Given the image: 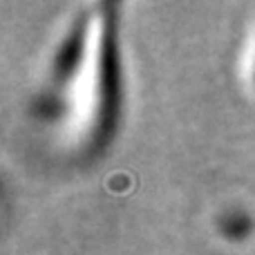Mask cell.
I'll list each match as a JSON object with an SVG mask.
<instances>
[{"label": "cell", "instance_id": "1", "mask_svg": "<svg viewBox=\"0 0 255 255\" xmlns=\"http://www.w3.org/2000/svg\"><path fill=\"white\" fill-rule=\"evenodd\" d=\"M117 110V61H115V43L112 31L106 34L103 40V65H101V128L106 132L112 124Z\"/></svg>", "mask_w": 255, "mask_h": 255}]
</instances>
